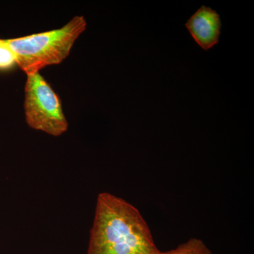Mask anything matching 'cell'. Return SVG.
<instances>
[{"mask_svg":"<svg viewBox=\"0 0 254 254\" xmlns=\"http://www.w3.org/2000/svg\"><path fill=\"white\" fill-rule=\"evenodd\" d=\"M17 66L16 57L6 39L0 38V71H9Z\"/></svg>","mask_w":254,"mask_h":254,"instance_id":"obj_6","label":"cell"},{"mask_svg":"<svg viewBox=\"0 0 254 254\" xmlns=\"http://www.w3.org/2000/svg\"><path fill=\"white\" fill-rule=\"evenodd\" d=\"M162 254H213L212 251L200 239L190 238L185 243Z\"/></svg>","mask_w":254,"mask_h":254,"instance_id":"obj_5","label":"cell"},{"mask_svg":"<svg viewBox=\"0 0 254 254\" xmlns=\"http://www.w3.org/2000/svg\"><path fill=\"white\" fill-rule=\"evenodd\" d=\"M26 76L23 108L28 127L50 136H61L67 131L68 123L59 95L41 73Z\"/></svg>","mask_w":254,"mask_h":254,"instance_id":"obj_3","label":"cell"},{"mask_svg":"<svg viewBox=\"0 0 254 254\" xmlns=\"http://www.w3.org/2000/svg\"><path fill=\"white\" fill-rule=\"evenodd\" d=\"M221 26L218 13L205 6H202L186 23L193 39L204 50L218 43Z\"/></svg>","mask_w":254,"mask_h":254,"instance_id":"obj_4","label":"cell"},{"mask_svg":"<svg viewBox=\"0 0 254 254\" xmlns=\"http://www.w3.org/2000/svg\"><path fill=\"white\" fill-rule=\"evenodd\" d=\"M138 209L117 195H98L87 254H162Z\"/></svg>","mask_w":254,"mask_h":254,"instance_id":"obj_1","label":"cell"},{"mask_svg":"<svg viewBox=\"0 0 254 254\" xmlns=\"http://www.w3.org/2000/svg\"><path fill=\"white\" fill-rule=\"evenodd\" d=\"M86 27V18L78 15L63 27L6 41L16 55L17 66L28 74L63 63Z\"/></svg>","mask_w":254,"mask_h":254,"instance_id":"obj_2","label":"cell"}]
</instances>
